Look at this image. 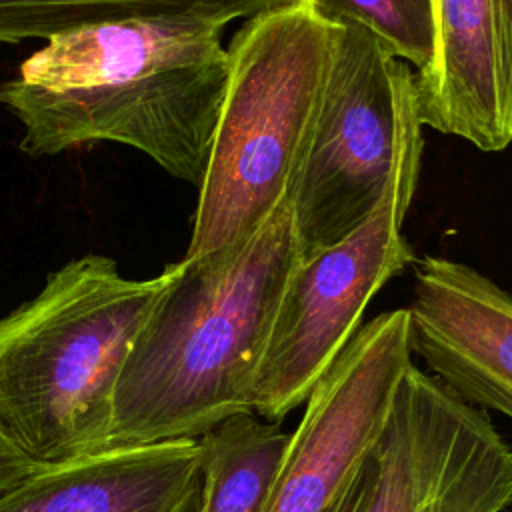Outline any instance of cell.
Here are the masks:
<instances>
[{
	"mask_svg": "<svg viewBox=\"0 0 512 512\" xmlns=\"http://www.w3.org/2000/svg\"><path fill=\"white\" fill-rule=\"evenodd\" d=\"M336 32L316 0L260 12L238 28L184 258L238 248L292 196Z\"/></svg>",
	"mask_w": 512,
	"mask_h": 512,
	"instance_id": "cell-4",
	"label": "cell"
},
{
	"mask_svg": "<svg viewBox=\"0 0 512 512\" xmlns=\"http://www.w3.org/2000/svg\"><path fill=\"white\" fill-rule=\"evenodd\" d=\"M224 22L144 16L56 34L0 82L30 158L118 142L200 186L226 90Z\"/></svg>",
	"mask_w": 512,
	"mask_h": 512,
	"instance_id": "cell-1",
	"label": "cell"
},
{
	"mask_svg": "<svg viewBox=\"0 0 512 512\" xmlns=\"http://www.w3.org/2000/svg\"><path fill=\"white\" fill-rule=\"evenodd\" d=\"M300 260L290 196L238 248L168 264L116 384L108 448L196 440L254 412L258 366Z\"/></svg>",
	"mask_w": 512,
	"mask_h": 512,
	"instance_id": "cell-2",
	"label": "cell"
},
{
	"mask_svg": "<svg viewBox=\"0 0 512 512\" xmlns=\"http://www.w3.org/2000/svg\"><path fill=\"white\" fill-rule=\"evenodd\" d=\"M292 432L254 412L234 414L198 438V512H262Z\"/></svg>",
	"mask_w": 512,
	"mask_h": 512,
	"instance_id": "cell-12",
	"label": "cell"
},
{
	"mask_svg": "<svg viewBox=\"0 0 512 512\" xmlns=\"http://www.w3.org/2000/svg\"><path fill=\"white\" fill-rule=\"evenodd\" d=\"M296 0H0V44L144 16H202L224 24Z\"/></svg>",
	"mask_w": 512,
	"mask_h": 512,
	"instance_id": "cell-13",
	"label": "cell"
},
{
	"mask_svg": "<svg viewBox=\"0 0 512 512\" xmlns=\"http://www.w3.org/2000/svg\"><path fill=\"white\" fill-rule=\"evenodd\" d=\"M368 482H370V456L366 458V462L362 464L358 474L344 488V492L338 496V500L332 504V508L328 512H358V508L364 500Z\"/></svg>",
	"mask_w": 512,
	"mask_h": 512,
	"instance_id": "cell-16",
	"label": "cell"
},
{
	"mask_svg": "<svg viewBox=\"0 0 512 512\" xmlns=\"http://www.w3.org/2000/svg\"><path fill=\"white\" fill-rule=\"evenodd\" d=\"M410 348L452 394L512 420V294L476 268L426 256L406 306Z\"/></svg>",
	"mask_w": 512,
	"mask_h": 512,
	"instance_id": "cell-9",
	"label": "cell"
},
{
	"mask_svg": "<svg viewBox=\"0 0 512 512\" xmlns=\"http://www.w3.org/2000/svg\"><path fill=\"white\" fill-rule=\"evenodd\" d=\"M36 468H40L36 462H32L18 446H14L2 432H0V494L22 482L26 476H30Z\"/></svg>",
	"mask_w": 512,
	"mask_h": 512,
	"instance_id": "cell-15",
	"label": "cell"
},
{
	"mask_svg": "<svg viewBox=\"0 0 512 512\" xmlns=\"http://www.w3.org/2000/svg\"><path fill=\"white\" fill-rule=\"evenodd\" d=\"M332 20L352 22L376 36L416 74L434 58V0H316Z\"/></svg>",
	"mask_w": 512,
	"mask_h": 512,
	"instance_id": "cell-14",
	"label": "cell"
},
{
	"mask_svg": "<svg viewBox=\"0 0 512 512\" xmlns=\"http://www.w3.org/2000/svg\"><path fill=\"white\" fill-rule=\"evenodd\" d=\"M198 502H200V488H198L196 496L190 500V504L186 506V510H184V512H198Z\"/></svg>",
	"mask_w": 512,
	"mask_h": 512,
	"instance_id": "cell-17",
	"label": "cell"
},
{
	"mask_svg": "<svg viewBox=\"0 0 512 512\" xmlns=\"http://www.w3.org/2000/svg\"><path fill=\"white\" fill-rule=\"evenodd\" d=\"M198 488V438L172 440L40 466L0 494V512H184Z\"/></svg>",
	"mask_w": 512,
	"mask_h": 512,
	"instance_id": "cell-11",
	"label": "cell"
},
{
	"mask_svg": "<svg viewBox=\"0 0 512 512\" xmlns=\"http://www.w3.org/2000/svg\"><path fill=\"white\" fill-rule=\"evenodd\" d=\"M396 152L388 188L374 214L334 246L300 260L282 294L258 366L254 414L282 422L304 404L316 382L362 326L380 288L414 262L402 234L422 160V122L414 72L398 60Z\"/></svg>",
	"mask_w": 512,
	"mask_h": 512,
	"instance_id": "cell-5",
	"label": "cell"
},
{
	"mask_svg": "<svg viewBox=\"0 0 512 512\" xmlns=\"http://www.w3.org/2000/svg\"><path fill=\"white\" fill-rule=\"evenodd\" d=\"M168 278H126L90 252L0 318V432L32 462L110 450L122 366Z\"/></svg>",
	"mask_w": 512,
	"mask_h": 512,
	"instance_id": "cell-3",
	"label": "cell"
},
{
	"mask_svg": "<svg viewBox=\"0 0 512 512\" xmlns=\"http://www.w3.org/2000/svg\"><path fill=\"white\" fill-rule=\"evenodd\" d=\"M406 308L362 324L304 402L262 512H328L370 456L412 364Z\"/></svg>",
	"mask_w": 512,
	"mask_h": 512,
	"instance_id": "cell-8",
	"label": "cell"
},
{
	"mask_svg": "<svg viewBox=\"0 0 512 512\" xmlns=\"http://www.w3.org/2000/svg\"><path fill=\"white\" fill-rule=\"evenodd\" d=\"M422 126L484 152L512 142L506 34L498 0H434V58L414 74Z\"/></svg>",
	"mask_w": 512,
	"mask_h": 512,
	"instance_id": "cell-10",
	"label": "cell"
},
{
	"mask_svg": "<svg viewBox=\"0 0 512 512\" xmlns=\"http://www.w3.org/2000/svg\"><path fill=\"white\" fill-rule=\"evenodd\" d=\"M510 506V444L488 412L412 362L370 452V482L358 512H504Z\"/></svg>",
	"mask_w": 512,
	"mask_h": 512,
	"instance_id": "cell-7",
	"label": "cell"
},
{
	"mask_svg": "<svg viewBox=\"0 0 512 512\" xmlns=\"http://www.w3.org/2000/svg\"><path fill=\"white\" fill-rule=\"evenodd\" d=\"M336 22L322 106L292 190L302 260L344 240L374 214L396 152L398 58L362 26Z\"/></svg>",
	"mask_w": 512,
	"mask_h": 512,
	"instance_id": "cell-6",
	"label": "cell"
}]
</instances>
